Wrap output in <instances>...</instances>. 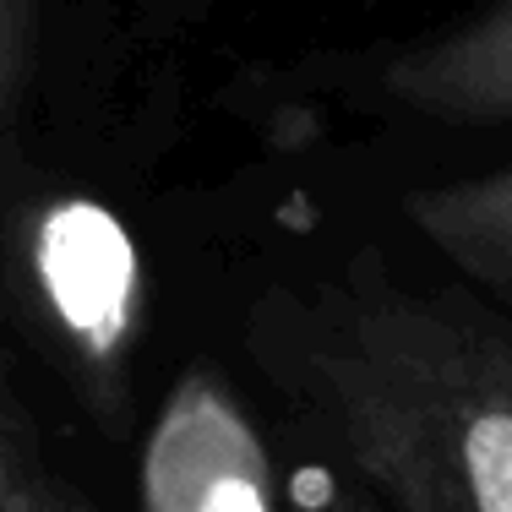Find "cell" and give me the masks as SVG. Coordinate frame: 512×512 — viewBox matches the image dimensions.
<instances>
[{
  "label": "cell",
  "mask_w": 512,
  "mask_h": 512,
  "mask_svg": "<svg viewBox=\"0 0 512 512\" xmlns=\"http://www.w3.org/2000/svg\"><path fill=\"white\" fill-rule=\"evenodd\" d=\"M322 512H376L371 502H365L360 491H338V496H327V507Z\"/></svg>",
  "instance_id": "8"
},
{
  "label": "cell",
  "mask_w": 512,
  "mask_h": 512,
  "mask_svg": "<svg viewBox=\"0 0 512 512\" xmlns=\"http://www.w3.org/2000/svg\"><path fill=\"white\" fill-rule=\"evenodd\" d=\"M33 273L55 322L93 365H115L137 327V246L99 202H50L33 224Z\"/></svg>",
  "instance_id": "3"
},
{
  "label": "cell",
  "mask_w": 512,
  "mask_h": 512,
  "mask_svg": "<svg viewBox=\"0 0 512 512\" xmlns=\"http://www.w3.org/2000/svg\"><path fill=\"white\" fill-rule=\"evenodd\" d=\"M11 88V0H0V104Z\"/></svg>",
  "instance_id": "7"
},
{
  "label": "cell",
  "mask_w": 512,
  "mask_h": 512,
  "mask_svg": "<svg viewBox=\"0 0 512 512\" xmlns=\"http://www.w3.org/2000/svg\"><path fill=\"white\" fill-rule=\"evenodd\" d=\"M409 224L469 278L512 284V164L409 197Z\"/></svg>",
  "instance_id": "5"
},
{
  "label": "cell",
  "mask_w": 512,
  "mask_h": 512,
  "mask_svg": "<svg viewBox=\"0 0 512 512\" xmlns=\"http://www.w3.org/2000/svg\"><path fill=\"white\" fill-rule=\"evenodd\" d=\"M262 355L387 512H512V333L371 278L273 300Z\"/></svg>",
  "instance_id": "1"
},
{
  "label": "cell",
  "mask_w": 512,
  "mask_h": 512,
  "mask_svg": "<svg viewBox=\"0 0 512 512\" xmlns=\"http://www.w3.org/2000/svg\"><path fill=\"white\" fill-rule=\"evenodd\" d=\"M387 93L436 120H512V0L447 39L398 55Z\"/></svg>",
  "instance_id": "4"
},
{
  "label": "cell",
  "mask_w": 512,
  "mask_h": 512,
  "mask_svg": "<svg viewBox=\"0 0 512 512\" xmlns=\"http://www.w3.org/2000/svg\"><path fill=\"white\" fill-rule=\"evenodd\" d=\"M142 512H273V463L224 376L191 371L142 453Z\"/></svg>",
  "instance_id": "2"
},
{
  "label": "cell",
  "mask_w": 512,
  "mask_h": 512,
  "mask_svg": "<svg viewBox=\"0 0 512 512\" xmlns=\"http://www.w3.org/2000/svg\"><path fill=\"white\" fill-rule=\"evenodd\" d=\"M0 512H82L60 491L55 474H44L39 463L22 453L6 425H0Z\"/></svg>",
  "instance_id": "6"
}]
</instances>
